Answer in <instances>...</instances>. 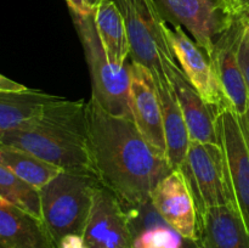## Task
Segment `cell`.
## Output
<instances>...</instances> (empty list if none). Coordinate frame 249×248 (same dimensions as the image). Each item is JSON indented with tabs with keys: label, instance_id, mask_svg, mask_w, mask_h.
I'll use <instances>...</instances> for the list:
<instances>
[{
	"label": "cell",
	"instance_id": "cell-24",
	"mask_svg": "<svg viewBox=\"0 0 249 248\" xmlns=\"http://www.w3.org/2000/svg\"><path fill=\"white\" fill-rule=\"evenodd\" d=\"M240 19H242L243 28L242 35H241L240 48H238V57H240L241 67H242L246 83H247L249 90V21L246 18Z\"/></svg>",
	"mask_w": 249,
	"mask_h": 248
},
{
	"label": "cell",
	"instance_id": "cell-11",
	"mask_svg": "<svg viewBox=\"0 0 249 248\" xmlns=\"http://www.w3.org/2000/svg\"><path fill=\"white\" fill-rule=\"evenodd\" d=\"M242 28V19H229L226 28L216 38L209 60L226 99L238 114L245 116L249 106V90L238 57Z\"/></svg>",
	"mask_w": 249,
	"mask_h": 248
},
{
	"label": "cell",
	"instance_id": "cell-21",
	"mask_svg": "<svg viewBox=\"0 0 249 248\" xmlns=\"http://www.w3.org/2000/svg\"><path fill=\"white\" fill-rule=\"evenodd\" d=\"M0 165L38 190L62 172V169L56 165L50 164L27 151L2 143H0Z\"/></svg>",
	"mask_w": 249,
	"mask_h": 248
},
{
	"label": "cell",
	"instance_id": "cell-23",
	"mask_svg": "<svg viewBox=\"0 0 249 248\" xmlns=\"http://www.w3.org/2000/svg\"><path fill=\"white\" fill-rule=\"evenodd\" d=\"M221 14L228 19L249 16V0H216Z\"/></svg>",
	"mask_w": 249,
	"mask_h": 248
},
{
	"label": "cell",
	"instance_id": "cell-19",
	"mask_svg": "<svg viewBox=\"0 0 249 248\" xmlns=\"http://www.w3.org/2000/svg\"><path fill=\"white\" fill-rule=\"evenodd\" d=\"M57 95L36 89L0 91V138L36 118Z\"/></svg>",
	"mask_w": 249,
	"mask_h": 248
},
{
	"label": "cell",
	"instance_id": "cell-5",
	"mask_svg": "<svg viewBox=\"0 0 249 248\" xmlns=\"http://www.w3.org/2000/svg\"><path fill=\"white\" fill-rule=\"evenodd\" d=\"M125 23L130 58L151 71L153 77H167L165 65L178 62L168 41L164 19L155 0H113Z\"/></svg>",
	"mask_w": 249,
	"mask_h": 248
},
{
	"label": "cell",
	"instance_id": "cell-1",
	"mask_svg": "<svg viewBox=\"0 0 249 248\" xmlns=\"http://www.w3.org/2000/svg\"><path fill=\"white\" fill-rule=\"evenodd\" d=\"M91 172L125 209L151 203L158 182L172 172L167 157L139 131L134 121L113 116L90 97L87 102Z\"/></svg>",
	"mask_w": 249,
	"mask_h": 248
},
{
	"label": "cell",
	"instance_id": "cell-25",
	"mask_svg": "<svg viewBox=\"0 0 249 248\" xmlns=\"http://www.w3.org/2000/svg\"><path fill=\"white\" fill-rule=\"evenodd\" d=\"M56 248H87L83 236L72 235L62 238L57 243Z\"/></svg>",
	"mask_w": 249,
	"mask_h": 248
},
{
	"label": "cell",
	"instance_id": "cell-29",
	"mask_svg": "<svg viewBox=\"0 0 249 248\" xmlns=\"http://www.w3.org/2000/svg\"><path fill=\"white\" fill-rule=\"evenodd\" d=\"M245 116H246V119H247V123H248V126H249V106H248V109H247V113H246Z\"/></svg>",
	"mask_w": 249,
	"mask_h": 248
},
{
	"label": "cell",
	"instance_id": "cell-2",
	"mask_svg": "<svg viewBox=\"0 0 249 248\" xmlns=\"http://www.w3.org/2000/svg\"><path fill=\"white\" fill-rule=\"evenodd\" d=\"M0 143L27 151L66 172L92 174L84 100L60 96L36 118L1 136Z\"/></svg>",
	"mask_w": 249,
	"mask_h": 248
},
{
	"label": "cell",
	"instance_id": "cell-16",
	"mask_svg": "<svg viewBox=\"0 0 249 248\" xmlns=\"http://www.w3.org/2000/svg\"><path fill=\"white\" fill-rule=\"evenodd\" d=\"M202 248H249V233L235 206L212 207L199 214Z\"/></svg>",
	"mask_w": 249,
	"mask_h": 248
},
{
	"label": "cell",
	"instance_id": "cell-17",
	"mask_svg": "<svg viewBox=\"0 0 249 248\" xmlns=\"http://www.w3.org/2000/svg\"><path fill=\"white\" fill-rule=\"evenodd\" d=\"M0 248H55L40 219L0 198Z\"/></svg>",
	"mask_w": 249,
	"mask_h": 248
},
{
	"label": "cell",
	"instance_id": "cell-27",
	"mask_svg": "<svg viewBox=\"0 0 249 248\" xmlns=\"http://www.w3.org/2000/svg\"><path fill=\"white\" fill-rule=\"evenodd\" d=\"M65 1L67 2L70 11L78 12V14H89L92 11L87 6L84 0H65Z\"/></svg>",
	"mask_w": 249,
	"mask_h": 248
},
{
	"label": "cell",
	"instance_id": "cell-6",
	"mask_svg": "<svg viewBox=\"0 0 249 248\" xmlns=\"http://www.w3.org/2000/svg\"><path fill=\"white\" fill-rule=\"evenodd\" d=\"M180 169L189 182L198 215L212 207L235 206L220 143L191 141Z\"/></svg>",
	"mask_w": 249,
	"mask_h": 248
},
{
	"label": "cell",
	"instance_id": "cell-8",
	"mask_svg": "<svg viewBox=\"0 0 249 248\" xmlns=\"http://www.w3.org/2000/svg\"><path fill=\"white\" fill-rule=\"evenodd\" d=\"M150 202L165 224L186 240L199 242L198 209L181 169H173L158 182Z\"/></svg>",
	"mask_w": 249,
	"mask_h": 248
},
{
	"label": "cell",
	"instance_id": "cell-22",
	"mask_svg": "<svg viewBox=\"0 0 249 248\" xmlns=\"http://www.w3.org/2000/svg\"><path fill=\"white\" fill-rule=\"evenodd\" d=\"M0 198L41 220L40 192L0 165Z\"/></svg>",
	"mask_w": 249,
	"mask_h": 248
},
{
	"label": "cell",
	"instance_id": "cell-26",
	"mask_svg": "<svg viewBox=\"0 0 249 248\" xmlns=\"http://www.w3.org/2000/svg\"><path fill=\"white\" fill-rule=\"evenodd\" d=\"M27 89L26 85L17 83L5 75L0 74V91H19Z\"/></svg>",
	"mask_w": 249,
	"mask_h": 248
},
{
	"label": "cell",
	"instance_id": "cell-18",
	"mask_svg": "<svg viewBox=\"0 0 249 248\" xmlns=\"http://www.w3.org/2000/svg\"><path fill=\"white\" fill-rule=\"evenodd\" d=\"M133 233L134 248H202L201 243L186 240L162 220L153 209L151 216L143 215L142 207L126 211Z\"/></svg>",
	"mask_w": 249,
	"mask_h": 248
},
{
	"label": "cell",
	"instance_id": "cell-20",
	"mask_svg": "<svg viewBox=\"0 0 249 248\" xmlns=\"http://www.w3.org/2000/svg\"><path fill=\"white\" fill-rule=\"evenodd\" d=\"M94 18L109 62L125 66L130 56V44L123 16L116 2L113 0H102L94 9Z\"/></svg>",
	"mask_w": 249,
	"mask_h": 248
},
{
	"label": "cell",
	"instance_id": "cell-14",
	"mask_svg": "<svg viewBox=\"0 0 249 248\" xmlns=\"http://www.w3.org/2000/svg\"><path fill=\"white\" fill-rule=\"evenodd\" d=\"M165 75L177 95L191 141L220 143L218 109L204 101L178 62H168L165 65Z\"/></svg>",
	"mask_w": 249,
	"mask_h": 248
},
{
	"label": "cell",
	"instance_id": "cell-3",
	"mask_svg": "<svg viewBox=\"0 0 249 248\" xmlns=\"http://www.w3.org/2000/svg\"><path fill=\"white\" fill-rule=\"evenodd\" d=\"M99 185L91 173L62 170L39 190L41 221L55 248L67 236H83Z\"/></svg>",
	"mask_w": 249,
	"mask_h": 248
},
{
	"label": "cell",
	"instance_id": "cell-13",
	"mask_svg": "<svg viewBox=\"0 0 249 248\" xmlns=\"http://www.w3.org/2000/svg\"><path fill=\"white\" fill-rule=\"evenodd\" d=\"M130 105L133 121L143 138L165 156V138L162 108L155 78L151 71L130 60Z\"/></svg>",
	"mask_w": 249,
	"mask_h": 248
},
{
	"label": "cell",
	"instance_id": "cell-9",
	"mask_svg": "<svg viewBox=\"0 0 249 248\" xmlns=\"http://www.w3.org/2000/svg\"><path fill=\"white\" fill-rule=\"evenodd\" d=\"M164 22L184 27L197 45L211 57L219 34L229 19L221 14L216 0H155Z\"/></svg>",
	"mask_w": 249,
	"mask_h": 248
},
{
	"label": "cell",
	"instance_id": "cell-10",
	"mask_svg": "<svg viewBox=\"0 0 249 248\" xmlns=\"http://www.w3.org/2000/svg\"><path fill=\"white\" fill-rule=\"evenodd\" d=\"M83 238L87 248H134L125 207L101 184L95 190Z\"/></svg>",
	"mask_w": 249,
	"mask_h": 248
},
{
	"label": "cell",
	"instance_id": "cell-15",
	"mask_svg": "<svg viewBox=\"0 0 249 248\" xmlns=\"http://www.w3.org/2000/svg\"><path fill=\"white\" fill-rule=\"evenodd\" d=\"M162 108L165 157L172 169H180L186 159L191 139L177 95L167 77H153Z\"/></svg>",
	"mask_w": 249,
	"mask_h": 248
},
{
	"label": "cell",
	"instance_id": "cell-12",
	"mask_svg": "<svg viewBox=\"0 0 249 248\" xmlns=\"http://www.w3.org/2000/svg\"><path fill=\"white\" fill-rule=\"evenodd\" d=\"M165 34L178 63L204 101L219 112L232 107L221 90L211 60L196 41L192 40L181 27H174V29L167 27Z\"/></svg>",
	"mask_w": 249,
	"mask_h": 248
},
{
	"label": "cell",
	"instance_id": "cell-7",
	"mask_svg": "<svg viewBox=\"0 0 249 248\" xmlns=\"http://www.w3.org/2000/svg\"><path fill=\"white\" fill-rule=\"evenodd\" d=\"M219 142L225 156L233 204L249 233V126L246 116L228 107L218 114Z\"/></svg>",
	"mask_w": 249,
	"mask_h": 248
},
{
	"label": "cell",
	"instance_id": "cell-4",
	"mask_svg": "<svg viewBox=\"0 0 249 248\" xmlns=\"http://www.w3.org/2000/svg\"><path fill=\"white\" fill-rule=\"evenodd\" d=\"M70 12L89 68L91 97L113 116L125 117L133 121L128 63L125 66H117L109 62L97 33L94 10L89 14Z\"/></svg>",
	"mask_w": 249,
	"mask_h": 248
},
{
	"label": "cell",
	"instance_id": "cell-28",
	"mask_svg": "<svg viewBox=\"0 0 249 248\" xmlns=\"http://www.w3.org/2000/svg\"><path fill=\"white\" fill-rule=\"evenodd\" d=\"M84 1L90 10H94L95 7H96L97 5L102 1V0H84Z\"/></svg>",
	"mask_w": 249,
	"mask_h": 248
}]
</instances>
